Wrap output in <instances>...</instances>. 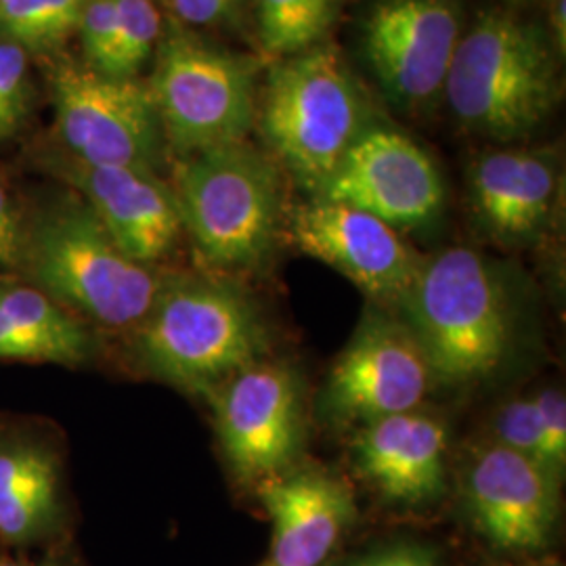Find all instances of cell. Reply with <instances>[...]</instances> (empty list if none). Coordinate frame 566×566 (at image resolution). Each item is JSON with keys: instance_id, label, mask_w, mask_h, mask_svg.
I'll list each match as a JSON object with an SVG mask.
<instances>
[{"instance_id": "obj_2", "label": "cell", "mask_w": 566, "mask_h": 566, "mask_svg": "<svg viewBox=\"0 0 566 566\" xmlns=\"http://www.w3.org/2000/svg\"><path fill=\"white\" fill-rule=\"evenodd\" d=\"M122 336L135 374L208 399L269 350L263 319L242 290L179 273H164L151 308Z\"/></svg>"}, {"instance_id": "obj_5", "label": "cell", "mask_w": 566, "mask_h": 566, "mask_svg": "<svg viewBox=\"0 0 566 566\" xmlns=\"http://www.w3.org/2000/svg\"><path fill=\"white\" fill-rule=\"evenodd\" d=\"M170 189L208 266L245 271L269 256L282 224V181L264 154L242 142L179 156Z\"/></svg>"}, {"instance_id": "obj_14", "label": "cell", "mask_w": 566, "mask_h": 566, "mask_svg": "<svg viewBox=\"0 0 566 566\" xmlns=\"http://www.w3.org/2000/svg\"><path fill=\"white\" fill-rule=\"evenodd\" d=\"M462 34L451 0H378L365 20V55L388 97L422 107L446 88Z\"/></svg>"}, {"instance_id": "obj_17", "label": "cell", "mask_w": 566, "mask_h": 566, "mask_svg": "<svg viewBox=\"0 0 566 566\" xmlns=\"http://www.w3.org/2000/svg\"><path fill=\"white\" fill-rule=\"evenodd\" d=\"M447 424L424 411H407L364 424L353 460L388 502L420 506L446 491Z\"/></svg>"}, {"instance_id": "obj_32", "label": "cell", "mask_w": 566, "mask_h": 566, "mask_svg": "<svg viewBox=\"0 0 566 566\" xmlns=\"http://www.w3.org/2000/svg\"><path fill=\"white\" fill-rule=\"evenodd\" d=\"M547 13H549V28H552V36H549V41L554 44L556 53L565 55L566 0H549V4H547Z\"/></svg>"}, {"instance_id": "obj_4", "label": "cell", "mask_w": 566, "mask_h": 566, "mask_svg": "<svg viewBox=\"0 0 566 566\" xmlns=\"http://www.w3.org/2000/svg\"><path fill=\"white\" fill-rule=\"evenodd\" d=\"M443 91L465 126L523 139L560 102L558 53L535 23L489 9L458 42Z\"/></svg>"}, {"instance_id": "obj_9", "label": "cell", "mask_w": 566, "mask_h": 566, "mask_svg": "<svg viewBox=\"0 0 566 566\" xmlns=\"http://www.w3.org/2000/svg\"><path fill=\"white\" fill-rule=\"evenodd\" d=\"M76 502L67 437L53 418L0 411V549L74 542Z\"/></svg>"}, {"instance_id": "obj_3", "label": "cell", "mask_w": 566, "mask_h": 566, "mask_svg": "<svg viewBox=\"0 0 566 566\" xmlns=\"http://www.w3.org/2000/svg\"><path fill=\"white\" fill-rule=\"evenodd\" d=\"M399 304L434 382L476 385L510 355L514 322L506 285L476 250L449 248L422 263Z\"/></svg>"}, {"instance_id": "obj_18", "label": "cell", "mask_w": 566, "mask_h": 566, "mask_svg": "<svg viewBox=\"0 0 566 566\" xmlns=\"http://www.w3.org/2000/svg\"><path fill=\"white\" fill-rule=\"evenodd\" d=\"M273 523V566H319L355 521V500L340 479L301 470L259 483Z\"/></svg>"}, {"instance_id": "obj_27", "label": "cell", "mask_w": 566, "mask_h": 566, "mask_svg": "<svg viewBox=\"0 0 566 566\" xmlns=\"http://www.w3.org/2000/svg\"><path fill=\"white\" fill-rule=\"evenodd\" d=\"M495 443L507 447L521 455H526L542 464L539 424L533 395L521 397L504 405L495 418Z\"/></svg>"}, {"instance_id": "obj_31", "label": "cell", "mask_w": 566, "mask_h": 566, "mask_svg": "<svg viewBox=\"0 0 566 566\" xmlns=\"http://www.w3.org/2000/svg\"><path fill=\"white\" fill-rule=\"evenodd\" d=\"M353 566H434V558L424 547L395 546L367 554Z\"/></svg>"}, {"instance_id": "obj_33", "label": "cell", "mask_w": 566, "mask_h": 566, "mask_svg": "<svg viewBox=\"0 0 566 566\" xmlns=\"http://www.w3.org/2000/svg\"><path fill=\"white\" fill-rule=\"evenodd\" d=\"M266 566H273V565H266Z\"/></svg>"}, {"instance_id": "obj_26", "label": "cell", "mask_w": 566, "mask_h": 566, "mask_svg": "<svg viewBox=\"0 0 566 566\" xmlns=\"http://www.w3.org/2000/svg\"><path fill=\"white\" fill-rule=\"evenodd\" d=\"M539 424L542 465L563 481L566 470V401L563 390L544 388L533 395Z\"/></svg>"}, {"instance_id": "obj_30", "label": "cell", "mask_w": 566, "mask_h": 566, "mask_svg": "<svg viewBox=\"0 0 566 566\" xmlns=\"http://www.w3.org/2000/svg\"><path fill=\"white\" fill-rule=\"evenodd\" d=\"M0 566H84L74 542L49 547L42 552L0 549Z\"/></svg>"}, {"instance_id": "obj_25", "label": "cell", "mask_w": 566, "mask_h": 566, "mask_svg": "<svg viewBox=\"0 0 566 566\" xmlns=\"http://www.w3.org/2000/svg\"><path fill=\"white\" fill-rule=\"evenodd\" d=\"M78 34L86 63L97 72L107 74L118 39V18L114 0H82Z\"/></svg>"}, {"instance_id": "obj_24", "label": "cell", "mask_w": 566, "mask_h": 566, "mask_svg": "<svg viewBox=\"0 0 566 566\" xmlns=\"http://www.w3.org/2000/svg\"><path fill=\"white\" fill-rule=\"evenodd\" d=\"M28 57L15 42L0 41V143L15 135L28 109Z\"/></svg>"}, {"instance_id": "obj_7", "label": "cell", "mask_w": 566, "mask_h": 566, "mask_svg": "<svg viewBox=\"0 0 566 566\" xmlns=\"http://www.w3.org/2000/svg\"><path fill=\"white\" fill-rule=\"evenodd\" d=\"M175 156L242 143L254 122V61L221 51L170 23L147 84Z\"/></svg>"}, {"instance_id": "obj_8", "label": "cell", "mask_w": 566, "mask_h": 566, "mask_svg": "<svg viewBox=\"0 0 566 566\" xmlns=\"http://www.w3.org/2000/svg\"><path fill=\"white\" fill-rule=\"evenodd\" d=\"M61 151L91 166L156 172L168 145L147 84L63 60L51 74Z\"/></svg>"}, {"instance_id": "obj_22", "label": "cell", "mask_w": 566, "mask_h": 566, "mask_svg": "<svg viewBox=\"0 0 566 566\" xmlns=\"http://www.w3.org/2000/svg\"><path fill=\"white\" fill-rule=\"evenodd\" d=\"M82 0H0V41L53 53L78 32Z\"/></svg>"}, {"instance_id": "obj_29", "label": "cell", "mask_w": 566, "mask_h": 566, "mask_svg": "<svg viewBox=\"0 0 566 566\" xmlns=\"http://www.w3.org/2000/svg\"><path fill=\"white\" fill-rule=\"evenodd\" d=\"M175 18L187 25H210L229 18L240 0H168Z\"/></svg>"}, {"instance_id": "obj_13", "label": "cell", "mask_w": 566, "mask_h": 566, "mask_svg": "<svg viewBox=\"0 0 566 566\" xmlns=\"http://www.w3.org/2000/svg\"><path fill=\"white\" fill-rule=\"evenodd\" d=\"M36 164L91 206L128 259L158 269L179 248L185 235L179 208L170 185L156 172L91 166L55 149Z\"/></svg>"}, {"instance_id": "obj_6", "label": "cell", "mask_w": 566, "mask_h": 566, "mask_svg": "<svg viewBox=\"0 0 566 566\" xmlns=\"http://www.w3.org/2000/svg\"><path fill=\"white\" fill-rule=\"evenodd\" d=\"M264 139L313 193L365 130V103L340 53L317 44L283 57L266 81Z\"/></svg>"}, {"instance_id": "obj_11", "label": "cell", "mask_w": 566, "mask_h": 566, "mask_svg": "<svg viewBox=\"0 0 566 566\" xmlns=\"http://www.w3.org/2000/svg\"><path fill=\"white\" fill-rule=\"evenodd\" d=\"M432 385L428 359L405 324L371 315L332 367L322 405L338 424H369L416 411Z\"/></svg>"}, {"instance_id": "obj_15", "label": "cell", "mask_w": 566, "mask_h": 566, "mask_svg": "<svg viewBox=\"0 0 566 566\" xmlns=\"http://www.w3.org/2000/svg\"><path fill=\"white\" fill-rule=\"evenodd\" d=\"M292 243L348 277L374 301L401 303L422 259L385 221L346 203L315 198L287 219Z\"/></svg>"}, {"instance_id": "obj_20", "label": "cell", "mask_w": 566, "mask_h": 566, "mask_svg": "<svg viewBox=\"0 0 566 566\" xmlns=\"http://www.w3.org/2000/svg\"><path fill=\"white\" fill-rule=\"evenodd\" d=\"M556 193V166L542 154L491 151L470 170L474 214L502 242L535 238L552 217Z\"/></svg>"}, {"instance_id": "obj_23", "label": "cell", "mask_w": 566, "mask_h": 566, "mask_svg": "<svg viewBox=\"0 0 566 566\" xmlns=\"http://www.w3.org/2000/svg\"><path fill=\"white\" fill-rule=\"evenodd\" d=\"M118 39L107 76L135 78L163 34L160 13L151 0H114Z\"/></svg>"}, {"instance_id": "obj_21", "label": "cell", "mask_w": 566, "mask_h": 566, "mask_svg": "<svg viewBox=\"0 0 566 566\" xmlns=\"http://www.w3.org/2000/svg\"><path fill=\"white\" fill-rule=\"evenodd\" d=\"M343 0H259L261 42L275 57L317 46L338 18Z\"/></svg>"}, {"instance_id": "obj_16", "label": "cell", "mask_w": 566, "mask_h": 566, "mask_svg": "<svg viewBox=\"0 0 566 566\" xmlns=\"http://www.w3.org/2000/svg\"><path fill=\"white\" fill-rule=\"evenodd\" d=\"M465 502L491 546L535 552L549 544L558 521L560 481L535 460L491 443L465 470Z\"/></svg>"}, {"instance_id": "obj_10", "label": "cell", "mask_w": 566, "mask_h": 566, "mask_svg": "<svg viewBox=\"0 0 566 566\" xmlns=\"http://www.w3.org/2000/svg\"><path fill=\"white\" fill-rule=\"evenodd\" d=\"M214 405L224 460L245 483L285 474L304 439L303 385L285 364L259 361L219 386Z\"/></svg>"}, {"instance_id": "obj_1", "label": "cell", "mask_w": 566, "mask_h": 566, "mask_svg": "<svg viewBox=\"0 0 566 566\" xmlns=\"http://www.w3.org/2000/svg\"><path fill=\"white\" fill-rule=\"evenodd\" d=\"M20 210V250L11 273L103 336H122L142 322L164 273L128 259L76 191L65 187Z\"/></svg>"}, {"instance_id": "obj_12", "label": "cell", "mask_w": 566, "mask_h": 566, "mask_svg": "<svg viewBox=\"0 0 566 566\" xmlns=\"http://www.w3.org/2000/svg\"><path fill=\"white\" fill-rule=\"evenodd\" d=\"M315 198L353 206L399 231L430 223L446 187L418 143L395 130L365 128Z\"/></svg>"}, {"instance_id": "obj_28", "label": "cell", "mask_w": 566, "mask_h": 566, "mask_svg": "<svg viewBox=\"0 0 566 566\" xmlns=\"http://www.w3.org/2000/svg\"><path fill=\"white\" fill-rule=\"evenodd\" d=\"M21 210L0 182V271H13L20 250Z\"/></svg>"}, {"instance_id": "obj_19", "label": "cell", "mask_w": 566, "mask_h": 566, "mask_svg": "<svg viewBox=\"0 0 566 566\" xmlns=\"http://www.w3.org/2000/svg\"><path fill=\"white\" fill-rule=\"evenodd\" d=\"M105 353L102 332L20 275L0 271V364L88 369Z\"/></svg>"}]
</instances>
